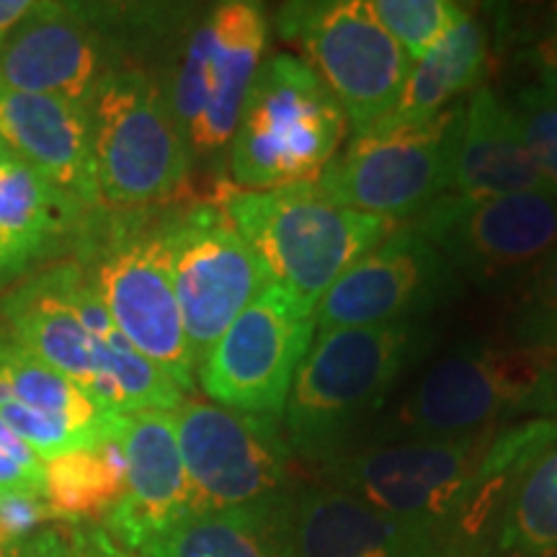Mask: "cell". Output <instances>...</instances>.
Returning <instances> with one entry per match:
<instances>
[{
    "label": "cell",
    "mask_w": 557,
    "mask_h": 557,
    "mask_svg": "<svg viewBox=\"0 0 557 557\" xmlns=\"http://www.w3.org/2000/svg\"><path fill=\"white\" fill-rule=\"evenodd\" d=\"M557 438V421L506 423L447 438L359 444L312 480L426 532L444 557H485L513 480Z\"/></svg>",
    "instance_id": "1"
},
{
    "label": "cell",
    "mask_w": 557,
    "mask_h": 557,
    "mask_svg": "<svg viewBox=\"0 0 557 557\" xmlns=\"http://www.w3.org/2000/svg\"><path fill=\"white\" fill-rule=\"evenodd\" d=\"M434 346L436 331L429 323L318 331L282 413L297 462L318 470L364 442L389 395Z\"/></svg>",
    "instance_id": "2"
},
{
    "label": "cell",
    "mask_w": 557,
    "mask_h": 557,
    "mask_svg": "<svg viewBox=\"0 0 557 557\" xmlns=\"http://www.w3.org/2000/svg\"><path fill=\"white\" fill-rule=\"evenodd\" d=\"M173 207L90 209L70 250L124 338L184 395L197 389L171 261Z\"/></svg>",
    "instance_id": "3"
},
{
    "label": "cell",
    "mask_w": 557,
    "mask_h": 557,
    "mask_svg": "<svg viewBox=\"0 0 557 557\" xmlns=\"http://www.w3.org/2000/svg\"><path fill=\"white\" fill-rule=\"evenodd\" d=\"M534 418L557 421V351L472 341L423 367L361 444L462 436Z\"/></svg>",
    "instance_id": "4"
},
{
    "label": "cell",
    "mask_w": 557,
    "mask_h": 557,
    "mask_svg": "<svg viewBox=\"0 0 557 557\" xmlns=\"http://www.w3.org/2000/svg\"><path fill=\"white\" fill-rule=\"evenodd\" d=\"M78 263L58 261L13 284L0 299L3 329L111 413L173 410L186 395L124 336L101 338L75 305Z\"/></svg>",
    "instance_id": "5"
},
{
    "label": "cell",
    "mask_w": 557,
    "mask_h": 557,
    "mask_svg": "<svg viewBox=\"0 0 557 557\" xmlns=\"http://www.w3.org/2000/svg\"><path fill=\"white\" fill-rule=\"evenodd\" d=\"M218 201L267 267L271 282L310 312L354 263L398 227L336 205L315 184L269 191L225 184Z\"/></svg>",
    "instance_id": "6"
},
{
    "label": "cell",
    "mask_w": 557,
    "mask_h": 557,
    "mask_svg": "<svg viewBox=\"0 0 557 557\" xmlns=\"http://www.w3.org/2000/svg\"><path fill=\"white\" fill-rule=\"evenodd\" d=\"M346 114L302 58L271 54L261 62L230 139L235 189L269 191L315 184L346 135Z\"/></svg>",
    "instance_id": "7"
},
{
    "label": "cell",
    "mask_w": 557,
    "mask_h": 557,
    "mask_svg": "<svg viewBox=\"0 0 557 557\" xmlns=\"http://www.w3.org/2000/svg\"><path fill=\"white\" fill-rule=\"evenodd\" d=\"M90 150L107 209L165 207L191 171L163 83L139 67L103 75L90 101Z\"/></svg>",
    "instance_id": "8"
},
{
    "label": "cell",
    "mask_w": 557,
    "mask_h": 557,
    "mask_svg": "<svg viewBox=\"0 0 557 557\" xmlns=\"http://www.w3.org/2000/svg\"><path fill=\"white\" fill-rule=\"evenodd\" d=\"M465 101L410 127L354 135L315 186L331 201L395 225L413 222L455 186Z\"/></svg>",
    "instance_id": "9"
},
{
    "label": "cell",
    "mask_w": 557,
    "mask_h": 557,
    "mask_svg": "<svg viewBox=\"0 0 557 557\" xmlns=\"http://www.w3.org/2000/svg\"><path fill=\"white\" fill-rule=\"evenodd\" d=\"M269 34V11L253 0L212 5L186 34L163 90L191 158L227 152Z\"/></svg>",
    "instance_id": "10"
},
{
    "label": "cell",
    "mask_w": 557,
    "mask_h": 557,
    "mask_svg": "<svg viewBox=\"0 0 557 557\" xmlns=\"http://www.w3.org/2000/svg\"><path fill=\"white\" fill-rule=\"evenodd\" d=\"M274 26L336 96L354 135L385 120L408 78L410 58L382 29L369 0H295L278 5Z\"/></svg>",
    "instance_id": "11"
},
{
    "label": "cell",
    "mask_w": 557,
    "mask_h": 557,
    "mask_svg": "<svg viewBox=\"0 0 557 557\" xmlns=\"http://www.w3.org/2000/svg\"><path fill=\"white\" fill-rule=\"evenodd\" d=\"M171 416L191 487V511L261 504L302 487L282 418L186 398Z\"/></svg>",
    "instance_id": "12"
},
{
    "label": "cell",
    "mask_w": 557,
    "mask_h": 557,
    "mask_svg": "<svg viewBox=\"0 0 557 557\" xmlns=\"http://www.w3.org/2000/svg\"><path fill=\"white\" fill-rule=\"evenodd\" d=\"M444 253L465 284L517 292L557 246V194L468 199L447 194L410 222Z\"/></svg>",
    "instance_id": "13"
},
{
    "label": "cell",
    "mask_w": 557,
    "mask_h": 557,
    "mask_svg": "<svg viewBox=\"0 0 557 557\" xmlns=\"http://www.w3.org/2000/svg\"><path fill=\"white\" fill-rule=\"evenodd\" d=\"M171 261L184 333L199 367L271 276L220 201L173 207Z\"/></svg>",
    "instance_id": "14"
},
{
    "label": "cell",
    "mask_w": 557,
    "mask_h": 557,
    "mask_svg": "<svg viewBox=\"0 0 557 557\" xmlns=\"http://www.w3.org/2000/svg\"><path fill=\"white\" fill-rule=\"evenodd\" d=\"M312 338V312L271 282L197 367L199 387L218 406L282 418Z\"/></svg>",
    "instance_id": "15"
},
{
    "label": "cell",
    "mask_w": 557,
    "mask_h": 557,
    "mask_svg": "<svg viewBox=\"0 0 557 557\" xmlns=\"http://www.w3.org/2000/svg\"><path fill=\"white\" fill-rule=\"evenodd\" d=\"M468 284L438 248L406 222L354 263L315 305V329L423 323L465 295Z\"/></svg>",
    "instance_id": "16"
},
{
    "label": "cell",
    "mask_w": 557,
    "mask_h": 557,
    "mask_svg": "<svg viewBox=\"0 0 557 557\" xmlns=\"http://www.w3.org/2000/svg\"><path fill=\"white\" fill-rule=\"evenodd\" d=\"M109 65L99 9L34 3L29 16L0 41V88L58 96L90 107Z\"/></svg>",
    "instance_id": "17"
},
{
    "label": "cell",
    "mask_w": 557,
    "mask_h": 557,
    "mask_svg": "<svg viewBox=\"0 0 557 557\" xmlns=\"http://www.w3.org/2000/svg\"><path fill=\"white\" fill-rule=\"evenodd\" d=\"M0 418L39 459L120 438L127 416L101 408L86 389L34 357L0 325Z\"/></svg>",
    "instance_id": "18"
},
{
    "label": "cell",
    "mask_w": 557,
    "mask_h": 557,
    "mask_svg": "<svg viewBox=\"0 0 557 557\" xmlns=\"http://www.w3.org/2000/svg\"><path fill=\"white\" fill-rule=\"evenodd\" d=\"M120 442L127 457V485L103 527L137 553L145 540L191 513V487L171 410L129 413Z\"/></svg>",
    "instance_id": "19"
},
{
    "label": "cell",
    "mask_w": 557,
    "mask_h": 557,
    "mask_svg": "<svg viewBox=\"0 0 557 557\" xmlns=\"http://www.w3.org/2000/svg\"><path fill=\"white\" fill-rule=\"evenodd\" d=\"M0 139L78 205L101 207L90 150V107L0 88Z\"/></svg>",
    "instance_id": "20"
},
{
    "label": "cell",
    "mask_w": 557,
    "mask_h": 557,
    "mask_svg": "<svg viewBox=\"0 0 557 557\" xmlns=\"http://www.w3.org/2000/svg\"><path fill=\"white\" fill-rule=\"evenodd\" d=\"M88 212L50 178L13 158L0 171V287L18 284L41 261L70 250Z\"/></svg>",
    "instance_id": "21"
},
{
    "label": "cell",
    "mask_w": 557,
    "mask_h": 557,
    "mask_svg": "<svg viewBox=\"0 0 557 557\" xmlns=\"http://www.w3.org/2000/svg\"><path fill=\"white\" fill-rule=\"evenodd\" d=\"M297 557H444L421 529L318 480L297 500Z\"/></svg>",
    "instance_id": "22"
},
{
    "label": "cell",
    "mask_w": 557,
    "mask_h": 557,
    "mask_svg": "<svg viewBox=\"0 0 557 557\" xmlns=\"http://www.w3.org/2000/svg\"><path fill=\"white\" fill-rule=\"evenodd\" d=\"M299 491L250 506L191 511L145 540L137 553L139 557H297Z\"/></svg>",
    "instance_id": "23"
},
{
    "label": "cell",
    "mask_w": 557,
    "mask_h": 557,
    "mask_svg": "<svg viewBox=\"0 0 557 557\" xmlns=\"http://www.w3.org/2000/svg\"><path fill=\"white\" fill-rule=\"evenodd\" d=\"M529 191L553 189L529 158L519 124L508 111L504 96L483 83L465 101L462 139H459L451 194L485 199Z\"/></svg>",
    "instance_id": "24"
},
{
    "label": "cell",
    "mask_w": 557,
    "mask_h": 557,
    "mask_svg": "<svg viewBox=\"0 0 557 557\" xmlns=\"http://www.w3.org/2000/svg\"><path fill=\"white\" fill-rule=\"evenodd\" d=\"M487 60H491V29L475 11H470L421 60L410 62L398 101L377 127H410L434 120L444 109L462 101V96H470L478 86H483Z\"/></svg>",
    "instance_id": "25"
},
{
    "label": "cell",
    "mask_w": 557,
    "mask_h": 557,
    "mask_svg": "<svg viewBox=\"0 0 557 557\" xmlns=\"http://www.w3.org/2000/svg\"><path fill=\"white\" fill-rule=\"evenodd\" d=\"M485 557H557V438L513 480Z\"/></svg>",
    "instance_id": "26"
},
{
    "label": "cell",
    "mask_w": 557,
    "mask_h": 557,
    "mask_svg": "<svg viewBox=\"0 0 557 557\" xmlns=\"http://www.w3.org/2000/svg\"><path fill=\"white\" fill-rule=\"evenodd\" d=\"M127 485V457L120 438H109L94 449L67 451L45 465V496L67 521H103L120 504Z\"/></svg>",
    "instance_id": "27"
},
{
    "label": "cell",
    "mask_w": 557,
    "mask_h": 557,
    "mask_svg": "<svg viewBox=\"0 0 557 557\" xmlns=\"http://www.w3.org/2000/svg\"><path fill=\"white\" fill-rule=\"evenodd\" d=\"M369 9L410 62L421 60L470 13L468 5L455 0H369Z\"/></svg>",
    "instance_id": "28"
},
{
    "label": "cell",
    "mask_w": 557,
    "mask_h": 557,
    "mask_svg": "<svg viewBox=\"0 0 557 557\" xmlns=\"http://www.w3.org/2000/svg\"><path fill=\"white\" fill-rule=\"evenodd\" d=\"M504 341L557 351V246L517 289V302L504 323Z\"/></svg>",
    "instance_id": "29"
},
{
    "label": "cell",
    "mask_w": 557,
    "mask_h": 557,
    "mask_svg": "<svg viewBox=\"0 0 557 557\" xmlns=\"http://www.w3.org/2000/svg\"><path fill=\"white\" fill-rule=\"evenodd\" d=\"M504 101L519 124L529 158L557 194V96L542 83L527 81L504 96Z\"/></svg>",
    "instance_id": "30"
},
{
    "label": "cell",
    "mask_w": 557,
    "mask_h": 557,
    "mask_svg": "<svg viewBox=\"0 0 557 557\" xmlns=\"http://www.w3.org/2000/svg\"><path fill=\"white\" fill-rule=\"evenodd\" d=\"M47 521H58V513L45 496L0 493V547L29 540L34 529Z\"/></svg>",
    "instance_id": "31"
},
{
    "label": "cell",
    "mask_w": 557,
    "mask_h": 557,
    "mask_svg": "<svg viewBox=\"0 0 557 557\" xmlns=\"http://www.w3.org/2000/svg\"><path fill=\"white\" fill-rule=\"evenodd\" d=\"M513 58L521 70H527V75H532L534 83L557 78V5L545 21L527 32L524 45H519Z\"/></svg>",
    "instance_id": "32"
},
{
    "label": "cell",
    "mask_w": 557,
    "mask_h": 557,
    "mask_svg": "<svg viewBox=\"0 0 557 557\" xmlns=\"http://www.w3.org/2000/svg\"><path fill=\"white\" fill-rule=\"evenodd\" d=\"M67 529V547L73 557H132V549L111 537L103 521H73Z\"/></svg>",
    "instance_id": "33"
},
{
    "label": "cell",
    "mask_w": 557,
    "mask_h": 557,
    "mask_svg": "<svg viewBox=\"0 0 557 557\" xmlns=\"http://www.w3.org/2000/svg\"><path fill=\"white\" fill-rule=\"evenodd\" d=\"M32 493L45 496V472H32L0 455V493ZM47 498V496H45Z\"/></svg>",
    "instance_id": "34"
},
{
    "label": "cell",
    "mask_w": 557,
    "mask_h": 557,
    "mask_svg": "<svg viewBox=\"0 0 557 557\" xmlns=\"http://www.w3.org/2000/svg\"><path fill=\"white\" fill-rule=\"evenodd\" d=\"M32 9L34 3H29V0H0V41L29 16Z\"/></svg>",
    "instance_id": "35"
},
{
    "label": "cell",
    "mask_w": 557,
    "mask_h": 557,
    "mask_svg": "<svg viewBox=\"0 0 557 557\" xmlns=\"http://www.w3.org/2000/svg\"><path fill=\"white\" fill-rule=\"evenodd\" d=\"M32 557H73V555H70L67 542L62 540L58 529H47V532H41L34 537Z\"/></svg>",
    "instance_id": "36"
},
{
    "label": "cell",
    "mask_w": 557,
    "mask_h": 557,
    "mask_svg": "<svg viewBox=\"0 0 557 557\" xmlns=\"http://www.w3.org/2000/svg\"><path fill=\"white\" fill-rule=\"evenodd\" d=\"M34 537H37V534H32V537L24 540V542H13V545L0 547V557H32Z\"/></svg>",
    "instance_id": "37"
},
{
    "label": "cell",
    "mask_w": 557,
    "mask_h": 557,
    "mask_svg": "<svg viewBox=\"0 0 557 557\" xmlns=\"http://www.w3.org/2000/svg\"><path fill=\"white\" fill-rule=\"evenodd\" d=\"M13 158H16V156H13V152H11V148H9V145H5L3 143V139H0V171H3L5 169V165H9L11 163V160Z\"/></svg>",
    "instance_id": "38"
},
{
    "label": "cell",
    "mask_w": 557,
    "mask_h": 557,
    "mask_svg": "<svg viewBox=\"0 0 557 557\" xmlns=\"http://www.w3.org/2000/svg\"><path fill=\"white\" fill-rule=\"evenodd\" d=\"M542 86H547L549 90H553V94L557 96V78H553V81H547V83H542Z\"/></svg>",
    "instance_id": "39"
}]
</instances>
